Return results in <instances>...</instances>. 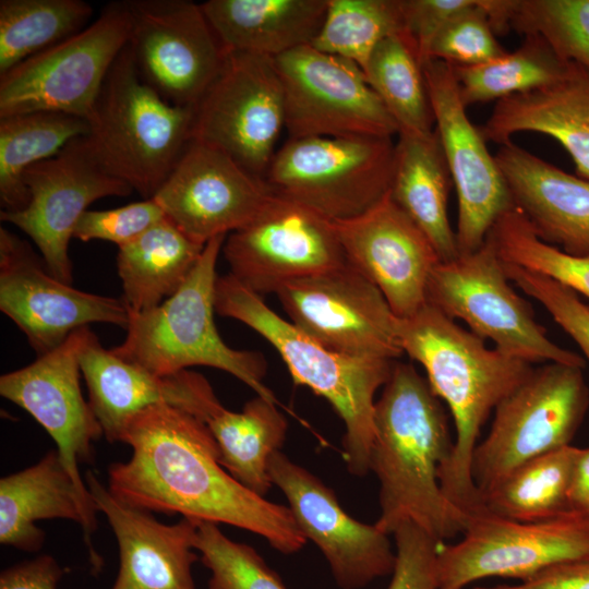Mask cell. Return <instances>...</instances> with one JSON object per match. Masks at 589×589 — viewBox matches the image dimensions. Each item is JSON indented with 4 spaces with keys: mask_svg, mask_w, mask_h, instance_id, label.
<instances>
[{
    "mask_svg": "<svg viewBox=\"0 0 589 589\" xmlns=\"http://www.w3.org/2000/svg\"><path fill=\"white\" fill-rule=\"evenodd\" d=\"M87 327L37 356L34 362L2 374L0 394L27 411L48 432L76 488L94 503L79 471L80 462L93 461V444L104 435L80 385L79 352Z\"/></svg>",
    "mask_w": 589,
    "mask_h": 589,
    "instance_id": "7402d4cb",
    "label": "cell"
},
{
    "mask_svg": "<svg viewBox=\"0 0 589 589\" xmlns=\"http://www.w3.org/2000/svg\"><path fill=\"white\" fill-rule=\"evenodd\" d=\"M395 158L392 137L288 139L264 176L269 190L332 221L354 218L389 191Z\"/></svg>",
    "mask_w": 589,
    "mask_h": 589,
    "instance_id": "ba28073f",
    "label": "cell"
},
{
    "mask_svg": "<svg viewBox=\"0 0 589 589\" xmlns=\"http://www.w3.org/2000/svg\"><path fill=\"white\" fill-rule=\"evenodd\" d=\"M85 483L118 542L119 572L111 589H196L192 565L197 521L159 522L149 512L119 501L93 471Z\"/></svg>",
    "mask_w": 589,
    "mask_h": 589,
    "instance_id": "cb8c5ba5",
    "label": "cell"
},
{
    "mask_svg": "<svg viewBox=\"0 0 589 589\" xmlns=\"http://www.w3.org/2000/svg\"><path fill=\"white\" fill-rule=\"evenodd\" d=\"M506 52L496 39L484 0H474L471 5L450 19L436 35L429 49L428 61L441 60L450 65H478Z\"/></svg>",
    "mask_w": 589,
    "mask_h": 589,
    "instance_id": "b9f144b4",
    "label": "cell"
},
{
    "mask_svg": "<svg viewBox=\"0 0 589 589\" xmlns=\"http://www.w3.org/2000/svg\"><path fill=\"white\" fill-rule=\"evenodd\" d=\"M404 34L400 0H328L322 27L311 46L364 70L385 38Z\"/></svg>",
    "mask_w": 589,
    "mask_h": 589,
    "instance_id": "74e56055",
    "label": "cell"
},
{
    "mask_svg": "<svg viewBox=\"0 0 589 589\" xmlns=\"http://www.w3.org/2000/svg\"><path fill=\"white\" fill-rule=\"evenodd\" d=\"M363 73L396 122L398 134L426 135L434 131L423 67L404 34L381 41Z\"/></svg>",
    "mask_w": 589,
    "mask_h": 589,
    "instance_id": "d590c367",
    "label": "cell"
},
{
    "mask_svg": "<svg viewBox=\"0 0 589 589\" xmlns=\"http://www.w3.org/2000/svg\"><path fill=\"white\" fill-rule=\"evenodd\" d=\"M514 207L534 233L576 256H589V181L508 141L494 155Z\"/></svg>",
    "mask_w": 589,
    "mask_h": 589,
    "instance_id": "d4e9b609",
    "label": "cell"
},
{
    "mask_svg": "<svg viewBox=\"0 0 589 589\" xmlns=\"http://www.w3.org/2000/svg\"><path fill=\"white\" fill-rule=\"evenodd\" d=\"M486 239L503 262L544 275L589 300V256L572 255L542 241L517 208L501 216Z\"/></svg>",
    "mask_w": 589,
    "mask_h": 589,
    "instance_id": "f35d334b",
    "label": "cell"
},
{
    "mask_svg": "<svg viewBox=\"0 0 589 589\" xmlns=\"http://www.w3.org/2000/svg\"><path fill=\"white\" fill-rule=\"evenodd\" d=\"M285 128L284 91L273 58L227 53L193 107L191 141L215 147L264 180Z\"/></svg>",
    "mask_w": 589,
    "mask_h": 589,
    "instance_id": "8fae6325",
    "label": "cell"
},
{
    "mask_svg": "<svg viewBox=\"0 0 589 589\" xmlns=\"http://www.w3.org/2000/svg\"><path fill=\"white\" fill-rule=\"evenodd\" d=\"M226 237H215L205 244L196 265L175 294L152 309L129 310L124 340L112 350L160 377L194 365L215 368L233 375L257 396L278 404L263 382V356L231 348L215 325L216 265Z\"/></svg>",
    "mask_w": 589,
    "mask_h": 589,
    "instance_id": "5b68a950",
    "label": "cell"
},
{
    "mask_svg": "<svg viewBox=\"0 0 589 589\" xmlns=\"http://www.w3.org/2000/svg\"><path fill=\"white\" fill-rule=\"evenodd\" d=\"M426 302L503 353L527 363L558 362L584 368L586 360L548 336L531 305L513 288L493 244L440 262L432 271Z\"/></svg>",
    "mask_w": 589,
    "mask_h": 589,
    "instance_id": "9c48e42d",
    "label": "cell"
},
{
    "mask_svg": "<svg viewBox=\"0 0 589 589\" xmlns=\"http://www.w3.org/2000/svg\"><path fill=\"white\" fill-rule=\"evenodd\" d=\"M201 7L226 53L274 59L312 44L328 0H208Z\"/></svg>",
    "mask_w": 589,
    "mask_h": 589,
    "instance_id": "83f0119b",
    "label": "cell"
},
{
    "mask_svg": "<svg viewBox=\"0 0 589 589\" xmlns=\"http://www.w3.org/2000/svg\"><path fill=\"white\" fill-rule=\"evenodd\" d=\"M453 180L435 130L426 135L399 133L389 196L426 236L441 262L459 255L447 212Z\"/></svg>",
    "mask_w": 589,
    "mask_h": 589,
    "instance_id": "f1b7e54d",
    "label": "cell"
},
{
    "mask_svg": "<svg viewBox=\"0 0 589 589\" xmlns=\"http://www.w3.org/2000/svg\"><path fill=\"white\" fill-rule=\"evenodd\" d=\"M454 544H441L436 589H465L489 577L527 580L546 567L589 554V520L574 513L520 522L482 512Z\"/></svg>",
    "mask_w": 589,
    "mask_h": 589,
    "instance_id": "7c38bea8",
    "label": "cell"
},
{
    "mask_svg": "<svg viewBox=\"0 0 589 589\" xmlns=\"http://www.w3.org/2000/svg\"><path fill=\"white\" fill-rule=\"evenodd\" d=\"M120 442L131 446L132 456L109 466L108 490L122 503L235 526L285 554L306 543L288 506L253 493L226 471L209 429L189 412L149 406L131 418Z\"/></svg>",
    "mask_w": 589,
    "mask_h": 589,
    "instance_id": "6da1fadb",
    "label": "cell"
},
{
    "mask_svg": "<svg viewBox=\"0 0 589 589\" xmlns=\"http://www.w3.org/2000/svg\"><path fill=\"white\" fill-rule=\"evenodd\" d=\"M167 217L119 247L117 271L130 311L152 309L183 285L203 250Z\"/></svg>",
    "mask_w": 589,
    "mask_h": 589,
    "instance_id": "4dcf8cb0",
    "label": "cell"
},
{
    "mask_svg": "<svg viewBox=\"0 0 589 589\" xmlns=\"http://www.w3.org/2000/svg\"><path fill=\"white\" fill-rule=\"evenodd\" d=\"M503 266L508 279L545 308L589 362V305L576 292L544 275L506 262Z\"/></svg>",
    "mask_w": 589,
    "mask_h": 589,
    "instance_id": "7bdbcfd3",
    "label": "cell"
},
{
    "mask_svg": "<svg viewBox=\"0 0 589 589\" xmlns=\"http://www.w3.org/2000/svg\"><path fill=\"white\" fill-rule=\"evenodd\" d=\"M397 333L404 353L423 366L431 389L453 417L454 446L438 479L445 497L466 521L483 510L471 476L481 430L533 366L488 348L484 339L428 302L412 316L398 318Z\"/></svg>",
    "mask_w": 589,
    "mask_h": 589,
    "instance_id": "3957f363",
    "label": "cell"
},
{
    "mask_svg": "<svg viewBox=\"0 0 589 589\" xmlns=\"http://www.w3.org/2000/svg\"><path fill=\"white\" fill-rule=\"evenodd\" d=\"M215 310L260 334L277 350L296 384L330 404L345 425L342 458L347 469L354 476H365L375 436V395L389 378L395 360L352 357L328 349L279 316L263 297L230 273L217 277Z\"/></svg>",
    "mask_w": 589,
    "mask_h": 589,
    "instance_id": "277c9868",
    "label": "cell"
},
{
    "mask_svg": "<svg viewBox=\"0 0 589 589\" xmlns=\"http://www.w3.org/2000/svg\"><path fill=\"white\" fill-rule=\"evenodd\" d=\"M540 36L525 35L514 52L478 65H452L466 107L538 89L561 80L568 68Z\"/></svg>",
    "mask_w": 589,
    "mask_h": 589,
    "instance_id": "e575fe53",
    "label": "cell"
},
{
    "mask_svg": "<svg viewBox=\"0 0 589 589\" xmlns=\"http://www.w3.org/2000/svg\"><path fill=\"white\" fill-rule=\"evenodd\" d=\"M96 507L76 488L58 450L48 452L35 465L0 480V543L36 552L45 532L35 525L41 519H69L84 534L92 564L99 568L92 536L96 530Z\"/></svg>",
    "mask_w": 589,
    "mask_h": 589,
    "instance_id": "484cf974",
    "label": "cell"
},
{
    "mask_svg": "<svg viewBox=\"0 0 589 589\" xmlns=\"http://www.w3.org/2000/svg\"><path fill=\"white\" fill-rule=\"evenodd\" d=\"M334 227L347 264L382 292L398 318L412 316L426 303L429 278L441 260L389 193Z\"/></svg>",
    "mask_w": 589,
    "mask_h": 589,
    "instance_id": "603a6c76",
    "label": "cell"
},
{
    "mask_svg": "<svg viewBox=\"0 0 589 589\" xmlns=\"http://www.w3.org/2000/svg\"><path fill=\"white\" fill-rule=\"evenodd\" d=\"M582 369L543 363L496 406L471 459L480 496L520 465L570 445L589 407Z\"/></svg>",
    "mask_w": 589,
    "mask_h": 589,
    "instance_id": "52a82bcc",
    "label": "cell"
},
{
    "mask_svg": "<svg viewBox=\"0 0 589 589\" xmlns=\"http://www.w3.org/2000/svg\"><path fill=\"white\" fill-rule=\"evenodd\" d=\"M86 120V136L101 165L152 199L191 142L193 108L167 101L148 85L127 45Z\"/></svg>",
    "mask_w": 589,
    "mask_h": 589,
    "instance_id": "8992f818",
    "label": "cell"
},
{
    "mask_svg": "<svg viewBox=\"0 0 589 589\" xmlns=\"http://www.w3.org/2000/svg\"><path fill=\"white\" fill-rule=\"evenodd\" d=\"M375 401L370 470L380 483L376 527L393 534L413 522L438 541L461 533L464 515L445 497L440 468L452 440L442 400L410 363L396 362Z\"/></svg>",
    "mask_w": 589,
    "mask_h": 589,
    "instance_id": "7a4b0ae2",
    "label": "cell"
},
{
    "mask_svg": "<svg viewBox=\"0 0 589 589\" xmlns=\"http://www.w3.org/2000/svg\"><path fill=\"white\" fill-rule=\"evenodd\" d=\"M86 119L51 111L0 118V204L2 212L23 209L29 201L24 182L33 165L56 156L72 140L87 135Z\"/></svg>",
    "mask_w": 589,
    "mask_h": 589,
    "instance_id": "d6a6232c",
    "label": "cell"
},
{
    "mask_svg": "<svg viewBox=\"0 0 589 589\" xmlns=\"http://www.w3.org/2000/svg\"><path fill=\"white\" fill-rule=\"evenodd\" d=\"M221 252L230 274L261 297L347 264L334 221L274 193L253 221L226 237Z\"/></svg>",
    "mask_w": 589,
    "mask_h": 589,
    "instance_id": "e0dca14e",
    "label": "cell"
},
{
    "mask_svg": "<svg viewBox=\"0 0 589 589\" xmlns=\"http://www.w3.org/2000/svg\"><path fill=\"white\" fill-rule=\"evenodd\" d=\"M480 130L500 145L519 132L548 135L569 154L577 176L589 181V71L569 62L557 82L496 101Z\"/></svg>",
    "mask_w": 589,
    "mask_h": 589,
    "instance_id": "4316f807",
    "label": "cell"
},
{
    "mask_svg": "<svg viewBox=\"0 0 589 589\" xmlns=\"http://www.w3.org/2000/svg\"><path fill=\"white\" fill-rule=\"evenodd\" d=\"M268 471L299 529L321 550L340 588L360 589L392 575L396 552L388 534L348 515L332 489L283 452L272 455Z\"/></svg>",
    "mask_w": 589,
    "mask_h": 589,
    "instance_id": "44dd1931",
    "label": "cell"
},
{
    "mask_svg": "<svg viewBox=\"0 0 589 589\" xmlns=\"http://www.w3.org/2000/svg\"><path fill=\"white\" fill-rule=\"evenodd\" d=\"M194 549L211 572L208 589H286L250 545L229 539L211 521H197Z\"/></svg>",
    "mask_w": 589,
    "mask_h": 589,
    "instance_id": "60d3db41",
    "label": "cell"
},
{
    "mask_svg": "<svg viewBox=\"0 0 589 589\" xmlns=\"http://www.w3.org/2000/svg\"><path fill=\"white\" fill-rule=\"evenodd\" d=\"M272 196L263 179L227 154L191 141L153 199L184 235L205 245L249 225Z\"/></svg>",
    "mask_w": 589,
    "mask_h": 589,
    "instance_id": "ffe728a7",
    "label": "cell"
},
{
    "mask_svg": "<svg viewBox=\"0 0 589 589\" xmlns=\"http://www.w3.org/2000/svg\"><path fill=\"white\" fill-rule=\"evenodd\" d=\"M276 296L290 322L330 350L395 361L404 354L398 317L382 292L349 264L290 281Z\"/></svg>",
    "mask_w": 589,
    "mask_h": 589,
    "instance_id": "2e32d148",
    "label": "cell"
},
{
    "mask_svg": "<svg viewBox=\"0 0 589 589\" xmlns=\"http://www.w3.org/2000/svg\"><path fill=\"white\" fill-rule=\"evenodd\" d=\"M569 508L589 520V447L578 449L569 488Z\"/></svg>",
    "mask_w": 589,
    "mask_h": 589,
    "instance_id": "681fc988",
    "label": "cell"
},
{
    "mask_svg": "<svg viewBox=\"0 0 589 589\" xmlns=\"http://www.w3.org/2000/svg\"><path fill=\"white\" fill-rule=\"evenodd\" d=\"M63 568L50 555L5 568L0 575V589H57Z\"/></svg>",
    "mask_w": 589,
    "mask_h": 589,
    "instance_id": "c3c4849f",
    "label": "cell"
},
{
    "mask_svg": "<svg viewBox=\"0 0 589 589\" xmlns=\"http://www.w3.org/2000/svg\"><path fill=\"white\" fill-rule=\"evenodd\" d=\"M127 4L128 47L140 75L167 101L193 108L227 57L201 3L128 0Z\"/></svg>",
    "mask_w": 589,
    "mask_h": 589,
    "instance_id": "9a60e30c",
    "label": "cell"
},
{
    "mask_svg": "<svg viewBox=\"0 0 589 589\" xmlns=\"http://www.w3.org/2000/svg\"><path fill=\"white\" fill-rule=\"evenodd\" d=\"M93 13L82 0H1L0 75L84 29Z\"/></svg>",
    "mask_w": 589,
    "mask_h": 589,
    "instance_id": "8d00e7d4",
    "label": "cell"
},
{
    "mask_svg": "<svg viewBox=\"0 0 589 589\" xmlns=\"http://www.w3.org/2000/svg\"><path fill=\"white\" fill-rule=\"evenodd\" d=\"M130 29L127 1L108 3L81 32L1 74L0 118L51 111L87 119Z\"/></svg>",
    "mask_w": 589,
    "mask_h": 589,
    "instance_id": "30bf717a",
    "label": "cell"
},
{
    "mask_svg": "<svg viewBox=\"0 0 589 589\" xmlns=\"http://www.w3.org/2000/svg\"><path fill=\"white\" fill-rule=\"evenodd\" d=\"M289 139L393 137L398 127L356 63L302 46L274 58Z\"/></svg>",
    "mask_w": 589,
    "mask_h": 589,
    "instance_id": "4fadbf2b",
    "label": "cell"
},
{
    "mask_svg": "<svg viewBox=\"0 0 589 589\" xmlns=\"http://www.w3.org/2000/svg\"><path fill=\"white\" fill-rule=\"evenodd\" d=\"M218 448L220 465L238 482L265 497L273 483L268 462L283 446L288 422L277 409V402L257 396L242 411L225 408L214 400L202 414Z\"/></svg>",
    "mask_w": 589,
    "mask_h": 589,
    "instance_id": "f546056e",
    "label": "cell"
},
{
    "mask_svg": "<svg viewBox=\"0 0 589 589\" xmlns=\"http://www.w3.org/2000/svg\"><path fill=\"white\" fill-rule=\"evenodd\" d=\"M473 589H589V554L553 564L518 585Z\"/></svg>",
    "mask_w": 589,
    "mask_h": 589,
    "instance_id": "7dc6e473",
    "label": "cell"
},
{
    "mask_svg": "<svg viewBox=\"0 0 589 589\" xmlns=\"http://www.w3.org/2000/svg\"><path fill=\"white\" fill-rule=\"evenodd\" d=\"M165 217L153 197L112 209H88L79 219L73 238L83 242L108 241L119 248L135 240Z\"/></svg>",
    "mask_w": 589,
    "mask_h": 589,
    "instance_id": "ee69618b",
    "label": "cell"
},
{
    "mask_svg": "<svg viewBox=\"0 0 589 589\" xmlns=\"http://www.w3.org/2000/svg\"><path fill=\"white\" fill-rule=\"evenodd\" d=\"M423 75L435 132L457 193L458 251L470 253L482 247L497 219L514 208L513 199L486 140L467 116L452 65L429 60Z\"/></svg>",
    "mask_w": 589,
    "mask_h": 589,
    "instance_id": "d6986e66",
    "label": "cell"
},
{
    "mask_svg": "<svg viewBox=\"0 0 589 589\" xmlns=\"http://www.w3.org/2000/svg\"><path fill=\"white\" fill-rule=\"evenodd\" d=\"M578 449L568 445L520 465L481 495L483 510L520 522L570 514L569 488Z\"/></svg>",
    "mask_w": 589,
    "mask_h": 589,
    "instance_id": "836d02e7",
    "label": "cell"
},
{
    "mask_svg": "<svg viewBox=\"0 0 589 589\" xmlns=\"http://www.w3.org/2000/svg\"><path fill=\"white\" fill-rule=\"evenodd\" d=\"M88 404L107 441L120 442L133 416L143 409L167 404V381L106 349L87 327L79 352Z\"/></svg>",
    "mask_w": 589,
    "mask_h": 589,
    "instance_id": "1f68e13d",
    "label": "cell"
},
{
    "mask_svg": "<svg viewBox=\"0 0 589 589\" xmlns=\"http://www.w3.org/2000/svg\"><path fill=\"white\" fill-rule=\"evenodd\" d=\"M0 310L41 356L94 323L127 328L122 299L79 290L52 276L41 255L16 233L0 228Z\"/></svg>",
    "mask_w": 589,
    "mask_h": 589,
    "instance_id": "ac0fdd59",
    "label": "cell"
},
{
    "mask_svg": "<svg viewBox=\"0 0 589 589\" xmlns=\"http://www.w3.org/2000/svg\"><path fill=\"white\" fill-rule=\"evenodd\" d=\"M474 0H400L404 35L414 48L422 67L441 29Z\"/></svg>",
    "mask_w": 589,
    "mask_h": 589,
    "instance_id": "bcb514c9",
    "label": "cell"
},
{
    "mask_svg": "<svg viewBox=\"0 0 589 589\" xmlns=\"http://www.w3.org/2000/svg\"><path fill=\"white\" fill-rule=\"evenodd\" d=\"M393 536L396 561L387 589H436L442 542L413 522H404Z\"/></svg>",
    "mask_w": 589,
    "mask_h": 589,
    "instance_id": "f6af8a7d",
    "label": "cell"
},
{
    "mask_svg": "<svg viewBox=\"0 0 589 589\" xmlns=\"http://www.w3.org/2000/svg\"><path fill=\"white\" fill-rule=\"evenodd\" d=\"M24 182L28 204L17 212L1 211L0 219L27 235L48 272L72 285L69 244L79 219L95 201L127 196L133 190L107 171L86 135L69 142L56 156L31 166Z\"/></svg>",
    "mask_w": 589,
    "mask_h": 589,
    "instance_id": "5bb4252c",
    "label": "cell"
},
{
    "mask_svg": "<svg viewBox=\"0 0 589 589\" xmlns=\"http://www.w3.org/2000/svg\"><path fill=\"white\" fill-rule=\"evenodd\" d=\"M509 28L542 37L564 61L589 71V0H508Z\"/></svg>",
    "mask_w": 589,
    "mask_h": 589,
    "instance_id": "ab89813d",
    "label": "cell"
}]
</instances>
